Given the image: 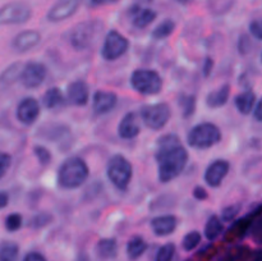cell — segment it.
Returning a JSON list of instances; mask_svg holds the SVG:
<instances>
[{
  "label": "cell",
  "instance_id": "obj_7",
  "mask_svg": "<svg viewBox=\"0 0 262 261\" xmlns=\"http://www.w3.org/2000/svg\"><path fill=\"white\" fill-rule=\"evenodd\" d=\"M141 120L152 130H160L165 127L171 118V107L168 102H156L141 107Z\"/></svg>",
  "mask_w": 262,
  "mask_h": 261
},
{
  "label": "cell",
  "instance_id": "obj_31",
  "mask_svg": "<svg viewBox=\"0 0 262 261\" xmlns=\"http://www.w3.org/2000/svg\"><path fill=\"white\" fill-rule=\"evenodd\" d=\"M19 246L13 241H3L0 246V261H18Z\"/></svg>",
  "mask_w": 262,
  "mask_h": 261
},
{
  "label": "cell",
  "instance_id": "obj_3",
  "mask_svg": "<svg viewBox=\"0 0 262 261\" xmlns=\"http://www.w3.org/2000/svg\"><path fill=\"white\" fill-rule=\"evenodd\" d=\"M223 135L212 122H202L192 127L187 133V143L196 150H207L220 143Z\"/></svg>",
  "mask_w": 262,
  "mask_h": 261
},
{
  "label": "cell",
  "instance_id": "obj_10",
  "mask_svg": "<svg viewBox=\"0 0 262 261\" xmlns=\"http://www.w3.org/2000/svg\"><path fill=\"white\" fill-rule=\"evenodd\" d=\"M48 76V68L43 63L36 60L27 61L23 66L19 82L28 90H35L45 82Z\"/></svg>",
  "mask_w": 262,
  "mask_h": 261
},
{
  "label": "cell",
  "instance_id": "obj_40",
  "mask_svg": "<svg viewBox=\"0 0 262 261\" xmlns=\"http://www.w3.org/2000/svg\"><path fill=\"white\" fill-rule=\"evenodd\" d=\"M101 189H102V184L100 183L99 181L94 182V183H92L91 186H90L89 188L86 189V191H84L83 200H84V201H90V200L95 199V197H96L97 194L101 192Z\"/></svg>",
  "mask_w": 262,
  "mask_h": 261
},
{
  "label": "cell",
  "instance_id": "obj_54",
  "mask_svg": "<svg viewBox=\"0 0 262 261\" xmlns=\"http://www.w3.org/2000/svg\"><path fill=\"white\" fill-rule=\"evenodd\" d=\"M142 2H145V3H151V2H154V0H142Z\"/></svg>",
  "mask_w": 262,
  "mask_h": 261
},
{
  "label": "cell",
  "instance_id": "obj_50",
  "mask_svg": "<svg viewBox=\"0 0 262 261\" xmlns=\"http://www.w3.org/2000/svg\"><path fill=\"white\" fill-rule=\"evenodd\" d=\"M9 204V194H8L7 191L0 192V207L2 209H5Z\"/></svg>",
  "mask_w": 262,
  "mask_h": 261
},
{
  "label": "cell",
  "instance_id": "obj_12",
  "mask_svg": "<svg viewBox=\"0 0 262 261\" xmlns=\"http://www.w3.org/2000/svg\"><path fill=\"white\" fill-rule=\"evenodd\" d=\"M41 106L40 102L32 96L23 97L17 105L15 109V117L19 123H22L26 127L35 124L37 122L38 117H40Z\"/></svg>",
  "mask_w": 262,
  "mask_h": 261
},
{
  "label": "cell",
  "instance_id": "obj_42",
  "mask_svg": "<svg viewBox=\"0 0 262 261\" xmlns=\"http://www.w3.org/2000/svg\"><path fill=\"white\" fill-rule=\"evenodd\" d=\"M251 235H252L253 241L262 245V217L256 220L255 224L251 228Z\"/></svg>",
  "mask_w": 262,
  "mask_h": 261
},
{
  "label": "cell",
  "instance_id": "obj_6",
  "mask_svg": "<svg viewBox=\"0 0 262 261\" xmlns=\"http://www.w3.org/2000/svg\"><path fill=\"white\" fill-rule=\"evenodd\" d=\"M102 30V22L99 19H89L78 23L73 27L69 35V42L76 51H83L91 48L96 41L100 31Z\"/></svg>",
  "mask_w": 262,
  "mask_h": 261
},
{
  "label": "cell",
  "instance_id": "obj_18",
  "mask_svg": "<svg viewBox=\"0 0 262 261\" xmlns=\"http://www.w3.org/2000/svg\"><path fill=\"white\" fill-rule=\"evenodd\" d=\"M141 133V122L138 114L135 112H128L123 115L118 124V136L122 140H133Z\"/></svg>",
  "mask_w": 262,
  "mask_h": 261
},
{
  "label": "cell",
  "instance_id": "obj_8",
  "mask_svg": "<svg viewBox=\"0 0 262 261\" xmlns=\"http://www.w3.org/2000/svg\"><path fill=\"white\" fill-rule=\"evenodd\" d=\"M129 49V41L119 31L112 30L106 33L101 48V58L106 61H114L122 58Z\"/></svg>",
  "mask_w": 262,
  "mask_h": 261
},
{
  "label": "cell",
  "instance_id": "obj_28",
  "mask_svg": "<svg viewBox=\"0 0 262 261\" xmlns=\"http://www.w3.org/2000/svg\"><path fill=\"white\" fill-rule=\"evenodd\" d=\"M178 104L182 110V117L189 119L194 115L197 107V97L192 94H182L178 97Z\"/></svg>",
  "mask_w": 262,
  "mask_h": 261
},
{
  "label": "cell",
  "instance_id": "obj_20",
  "mask_svg": "<svg viewBox=\"0 0 262 261\" xmlns=\"http://www.w3.org/2000/svg\"><path fill=\"white\" fill-rule=\"evenodd\" d=\"M150 227L156 237H168L176 232L178 227V217L173 214L159 215L151 219Z\"/></svg>",
  "mask_w": 262,
  "mask_h": 261
},
{
  "label": "cell",
  "instance_id": "obj_37",
  "mask_svg": "<svg viewBox=\"0 0 262 261\" xmlns=\"http://www.w3.org/2000/svg\"><path fill=\"white\" fill-rule=\"evenodd\" d=\"M32 150H33V155L36 156V159H37V161L40 163L41 166H48L49 164L51 163L53 155H51L50 150L46 148L45 146L35 145Z\"/></svg>",
  "mask_w": 262,
  "mask_h": 261
},
{
  "label": "cell",
  "instance_id": "obj_49",
  "mask_svg": "<svg viewBox=\"0 0 262 261\" xmlns=\"http://www.w3.org/2000/svg\"><path fill=\"white\" fill-rule=\"evenodd\" d=\"M118 0H87V4L90 7H101V5H107L113 4V3H117Z\"/></svg>",
  "mask_w": 262,
  "mask_h": 261
},
{
  "label": "cell",
  "instance_id": "obj_13",
  "mask_svg": "<svg viewBox=\"0 0 262 261\" xmlns=\"http://www.w3.org/2000/svg\"><path fill=\"white\" fill-rule=\"evenodd\" d=\"M262 212V205L257 206V209H255L253 211H251L250 214L246 215V216L241 217V219L235 220L232 224V227L227 230L225 233V240L227 241H235V240H242L248 232H251V228L255 224L256 219L261 215Z\"/></svg>",
  "mask_w": 262,
  "mask_h": 261
},
{
  "label": "cell",
  "instance_id": "obj_4",
  "mask_svg": "<svg viewBox=\"0 0 262 261\" xmlns=\"http://www.w3.org/2000/svg\"><path fill=\"white\" fill-rule=\"evenodd\" d=\"M129 83L130 87L138 94L145 95V96H154L161 92L164 79L155 69L138 68L130 74Z\"/></svg>",
  "mask_w": 262,
  "mask_h": 261
},
{
  "label": "cell",
  "instance_id": "obj_30",
  "mask_svg": "<svg viewBox=\"0 0 262 261\" xmlns=\"http://www.w3.org/2000/svg\"><path fill=\"white\" fill-rule=\"evenodd\" d=\"M177 205V196L173 193H163L150 202L151 211H163V210L173 209Z\"/></svg>",
  "mask_w": 262,
  "mask_h": 261
},
{
  "label": "cell",
  "instance_id": "obj_33",
  "mask_svg": "<svg viewBox=\"0 0 262 261\" xmlns=\"http://www.w3.org/2000/svg\"><path fill=\"white\" fill-rule=\"evenodd\" d=\"M53 219L54 216L51 212L49 211L37 212V214H35L30 220H28V227L32 228V229L35 230L42 229V228L48 227L49 224H51Z\"/></svg>",
  "mask_w": 262,
  "mask_h": 261
},
{
  "label": "cell",
  "instance_id": "obj_36",
  "mask_svg": "<svg viewBox=\"0 0 262 261\" xmlns=\"http://www.w3.org/2000/svg\"><path fill=\"white\" fill-rule=\"evenodd\" d=\"M4 225H5V229H7L9 233L18 232L23 225L22 215H20L19 212H12V214H9L7 217H5Z\"/></svg>",
  "mask_w": 262,
  "mask_h": 261
},
{
  "label": "cell",
  "instance_id": "obj_53",
  "mask_svg": "<svg viewBox=\"0 0 262 261\" xmlns=\"http://www.w3.org/2000/svg\"><path fill=\"white\" fill-rule=\"evenodd\" d=\"M176 2L179 3V4H182V5H187V4H189L192 0H176Z\"/></svg>",
  "mask_w": 262,
  "mask_h": 261
},
{
  "label": "cell",
  "instance_id": "obj_19",
  "mask_svg": "<svg viewBox=\"0 0 262 261\" xmlns=\"http://www.w3.org/2000/svg\"><path fill=\"white\" fill-rule=\"evenodd\" d=\"M41 42V35L36 30H25L18 33L12 41V49L15 53H27Z\"/></svg>",
  "mask_w": 262,
  "mask_h": 261
},
{
  "label": "cell",
  "instance_id": "obj_46",
  "mask_svg": "<svg viewBox=\"0 0 262 261\" xmlns=\"http://www.w3.org/2000/svg\"><path fill=\"white\" fill-rule=\"evenodd\" d=\"M22 261H48V258L37 251H31V252L26 253Z\"/></svg>",
  "mask_w": 262,
  "mask_h": 261
},
{
  "label": "cell",
  "instance_id": "obj_41",
  "mask_svg": "<svg viewBox=\"0 0 262 261\" xmlns=\"http://www.w3.org/2000/svg\"><path fill=\"white\" fill-rule=\"evenodd\" d=\"M10 165H12V156L7 153L0 154V177L2 178L7 174Z\"/></svg>",
  "mask_w": 262,
  "mask_h": 261
},
{
  "label": "cell",
  "instance_id": "obj_34",
  "mask_svg": "<svg viewBox=\"0 0 262 261\" xmlns=\"http://www.w3.org/2000/svg\"><path fill=\"white\" fill-rule=\"evenodd\" d=\"M202 241V235L199 230H191V232L187 233L186 235L182 240V248L187 252H191L194 248H197L200 246Z\"/></svg>",
  "mask_w": 262,
  "mask_h": 261
},
{
  "label": "cell",
  "instance_id": "obj_25",
  "mask_svg": "<svg viewBox=\"0 0 262 261\" xmlns=\"http://www.w3.org/2000/svg\"><path fill=\"white\" fill-rule=\"evenodd\" d=\"M97 257L101 260H114L118 256V242L115 238H101L96 243Z\"/></svg>",
  "mask_w": 262,
  "mask_h": 261
},
{
  "label": "cell",
  "instance_id": "obj_35",
  "mask_svg": "<svg viewBox=\"0 0 262 261\" xmlns=\"http://www.w3.org/2000/svg\"><path fill=\"white\" fill-rule=\"evenodd\" d=\"M176 255V245L173 242H168L161 246L155 255V261H173Z\"/></svg>",
  "mask_w": 262,
  "mask_h": 261
},
{
  "label": "cell",
  "instance_id": "obj_43",
  "mask_svg": "<svg viewBox=\"0 0 262 261\" xmlns=\"http://www.w3.org/2000/svg\"><path fill=\"white\" fill-rule=\"evenodd\" d=\"M250 32L253 37L262 41V18L252 20L250 23Z\"/></svg>",
  "mask_w": 262,
  "mask_h": 261
},
{
  "label": "cell",
  "instance_id": "obj_5",
  "mask_svg": "<svg viewBox=\"0 0 262 261\" xmlns=\"http://www.w3.org/2000/svg\"><path fill=\"white\" fill-rule=\"evenodd\" d=\"M106 176L115 188L119 191H127L133 177L132 164L124 155L115 154L107 161Z\"/></svg>",
  "mask_w": 262,
  "mask_h": 261
},
{
  "label": "cell",
  "instance_id": "obj_15",
  "mask_svg": "<svg viewBox=\"0 0 262 261\" xmlns=\"http://www.w3.org/2000/svg\"><path fill=\"white\" fill-rule=\"evenodd\" d=\"M81 0H58L49 9L46 19L51 23H59L71 18L78 10Z\"/></svg>",
  "mask_w": 262,
  "mask_h": 261
},
{
  "label": "cell",
  "instance_id": "obj_38",
  "mask_svg": "<svg viewBox=\"0 0 262 261\" xmlns=\"http://www.w3.org/2000/svg\"><path fill=\"white\" fill-rule=\"evenodd\" d=\"M241 209H242V205L241 204H233V205H228L225 206L224 209L222 210V219L223 222L225 223H230L237 217V215L239 214Z\"/></svg>",
  "mask_w": 262,
  "mask_h": 261
},
{
  "label": "cell",
  "instance_id": "obj_24",
  "mask_svg": "<svg viewBox=\"0 0 262 261\" xmlns=\"http://www.w3.org/2000/svg\"><path fill=\"white\" fill-rule=\"evenodd\" d=\"M256 94L252 90H246L234 97V106L238 113L242 115H248L255 110Z\"/></svg>",
  "mask_w": 262,
  "mask_h": 261
},
{
  "label": "cell",
  "instance_id": "obj_27",
  "mask_svg": "<svg viewBox=\"0 0 262 261\" xmlns=\"http://www.w3.org/2000/svg\"><path fill=\"white\" fill-rule=\"evenodd\" d=\"M224 233V224H223V219H220L217 215H211L207 219L206 224H205L204 234L205 238L210 242L217 240L220 235Z\"/></svg>",
  "mask_w": 262,
  "mask_h": 261
},
{
  "label": "cell",
  "instance_id": "obj_32",
  "mask_svg": "<svg viewBox=\"0 0 262 261\" xmlns=\"http://www.w3.org/2000/svg\"><path fill=\"white\" fill-rule=\"evenodd\" d=\"M174 30H176V22L168 18V19H164L163 22H160L154 28V31L151 32V36L155 40H164V38L169 37L174 32Z\"/></svg>",
  "mask_w": 262,
  "mask_h": 261
},
{
  "label": "cell",
  "instance_id": "obj_52",
  "mask_svg": "<svg viewBox=\"0 0 262 261\" xmlns=\"http://www.w3.org/2000/svg\"><path fill=\"white\" fill-rule=\"evenodd\" d=\"M74 261H90V257H89V255H87V253L82 252V253H79L78 256H77L76 260H74Z\"/></svg>",
  "mask_w": 262,
  "mask_h": 261
},
{
  "label": "cell",
  "instance_id": "obj_9",
  "mask_svg": "<svg viewBox=\"0 0 262 261\" xmlns=\"http://www.w3.org/2000/svg\"><path fill=\"white\" fill-rule=\"evenodd\" d=\"M31 15L32 9L27 3H8L0 10V22L2 25H23L30 20Z\"/></svg>",
  "mask_w": 262,
  "mask_h": 261
},
{
  "label": "cell",
  "instance_id": "obj_2",
  "mask_svg": "<svg viewBox=\"0 0 262 261\" xmlns=\"http://www.w3.org/2000/svg\"><path fill=\"white\" fill-rule=\"evenodd\" d=\"M90 169L86 161L79 156H71L59 165L56 182L63 189L79 188L89 179Z\"/></svg>",
  "mask_w": 262,
  "mask_h": 261
},
{
  "label": "cell",
  "instance_id": "obj_11",
  "mask_svg": "<svg viewBox=\"0 0 262 261\" xmlns=\"http://www.w3.org/2000/svg\"><path fill=\"white\" fill-rule=\"evenodd\" d=\"M72 135L68 124L60 122H46L37 128L36 136L48 142H67Z\"/></svg>",
  "mask_w": 262,
  "mask_h": 261
},
{
  "label": "cell",
  "instance_id": "obj_1",
  "mask_svg": "<svg viewBox=\"0 0 262 261\" xmlns=\"http://www.w3.org/2000/svg\"><path fill=\"white\" fill-rule=\"evenodd\" d=\"M189 154L176 133H166L156 141L155 160L160 183H169L178 178L186 169Z\"/></svg>",
  "mask_w": 262,
  "mask_h": 261
},
{
  "label": "cell",
  "instance_id": "obj_17",
  "mask_svg": "<svg viewBox=\"0 0 262 261\" xmlns=\"http://www.w3.org/2000/svg\"><path fill=\"white\" fill-rule=\"evenodd\" d=\"M67 100L73 106H86L90 100V87L83 79H76L67 87Z\"/></svg>",
  "mask_w": 262,
  "mask_h": 261
},
{
  "label": "cell",
  "instance_id": "obj_29",
  "mask_svg": "<svg viewBox=\"0 0 262 261\" xmlns=\"http://www.w3.org/2000/svg\"><path fill=\"white\" fill-rule=\"evenodd\" d=\"M23 66H25V64H22L20 61H15V63H12L10 66H8L7 68L3 71L2 78H0L2 79L3 86H10V84L14 83L15 81H19Z\"/></svg>",
  "mask_w": 262,
  "mask_h": 261
},
{
  "label": "cell",
  "instance_id": "obj_26",
  "mask_svg": "<svg viewBox=\"0 0 262 261\" xmlns=\"http://www.w3.org/2000/svg\"><path fill=\"white\" fill-rule=\"evenodd\" d=\"M148 243L141 235H133L129 241L127 242V247H125V252H127L128 258L130 261H137L138 258L142 257L143 253L147 251Z\"/></svg>",
  "mask_w": 262,
  "mask_h": 261
},
{
  "label": "cell",
  "instance_id": "obj_14",
  "mask_svg": "<svg viewBox=\"0 0 262 261\" xmlns=\"http://www.w3.org/2000/svg\"><path fill=\"white\" fill-rule=\"evenodd\" d=\"M230 170V163L227 159H215L207 165L204 173V181L212 188L222 186L223 181L227 178Z\"/></svg>",
  "mask_w": 262,
  "mask_h": 261
},
{
  "label": "cell",
  "instance_id": "obj_48",
  "mask_svg": "<svg viewBox=\"0 0 262 261\" xmlns=\"http://www.w3.org/2000/svg\"><path fill=\"white\" fill-rule=\"evenodd\" d=\"M253 118H255V120H257V122H262V96L257 101V104H256L255 110H253Z\"/></svg>",
  "mask_w": 262,
  "mask_h": 261
},
{
  "label": "cell",
  "instance_id": "obj_39",
  "mask_svg": "<svg viewBox=\"0 0 262 261\" xmlns=\"http://www.w3.org/2000/svg\"><path fill=\"white\" fill-rule=\"evenodd\" d=\"M237 49L241 55H247V54H250L251 50H252V41H251L250 36L245 35V33L241 35L239 38H238Z\"/></svg>",
  "mask_w": 262,
  "mask_h": 261
},
{
  "label": "cell",
  "instance_id": "obj_16",
  "mask_svg": "<svg viewBox=\"0 0 262 261\" xmlns=\"http://www.w3.org/2000/svg\"><path fill=\"white\" fill-rule=\"evenodd\" d=\"M118 104V96L113 91L97 90L92 95V112L96 117L107 114L112 112Z\"/></svg>",
  "mask_w": 262,
  "mask_h": 261
},
{
  "label": "cell",
  "instance_id": "obj_44",
  "mask_svg": "<svg viewBox=\"0 0 262 261\" xmlns=\"http://www.w3.org/2000/svg\"><path fill=\"white\" fill-rule=\"evenodd\" d=\"M41 197H42V189L37 188V189H33L28 193L27 197V202L31 207H35L37 205V202L40 201Z\"/></svg>",
  "mask_w": 262,
  "mask_h": 261
},
{
  "label": "cell",
  "instance_id": "obj_22",
  "mask_svg": "<svg viewBox=\"0 0 262 261\" xmlns=\"http://www.w3.org/2000/svg\"><path fill=\"white\" fill-rule=\"evenodd\" d=\"M230 84L224 83L222 84L217 89L212 90L207 94L206 96V106L209 109H219V107H223L224 105H227L228 100L230 97Z\"/></svg>",
  "mask_w": 262,
  "mask_h": 261
},
{
  "label": "cell",
  "instance_id": "obj_23",
  "mask_svg": "<svg viewBox=\"0 0 262 261\" xmlns=\"http://www.w3.org/2000/svg\"><path fill=\"white\" fill-rule=\"evenodd\" d=\"M43 107L48 110H59L66 105V99H64V95L61 92V90L59 87L54 86L50 87L45 91V94L42 95V99H41Z\"/></svg>",
  "mask_w": 262,
  "mask_h": 261
},
{
  "label": "cell",
  "instance_id": "obj_21",
  "mask_svg": "<svg viewBox=\"0 0 262 261\" xmlns=\"http://www.w3.org/2000/svg\"><path fill=\"white\" fill-rule=\"evenodd\" d=\"M128 14L132 18L133 27L138 30L148 27L158 17V13L150 8H141L138 4H133L128 10Z\"/></svg>",
  "mask_w": 262,
  "mask_h": 261
},
{
  "label": "cell",
  "instance_id": "obj_47",
  "mask_svg": "<svg viewBox=\"0 0 262 261\" xmlns=\"http://www.w3.org/2000/svg\"><path fill=\"white\" fill-rule=\"evenodd\" d=\"M192 194H193L194 199L199 200V201H205V200L209 197V193H207V191L202 186L194 187L193 191H192Z\"/></svg>",
  "mask_w": 262,
  "mask_h": 261
},
{
  "label": "cell",
  "instance_id": "obj_45",
  "mask_svg": "<svg viewBox=\"0 0 262 261\" xmlns=\"http://www.w3.org/2000/svg\"><path fill=\"white\" fill-rule=\"evenodd\" d=\"M214 66H215L214 59H212L211 56H206L204 60V64H202V74H204L205 78L210 77L212 69H214Z\"/></svg>",
  "mask_w": 262,
  "mask_h": 261
},
{
  "label": "cell",
  "instance_id": "obj_55",
  "mask_svg": "<svg viewBox=\"0 0 262 261\" xmlns=\"http://www.w3.org/2000/svg\"><path fill=\"white\" fill-rule=\"evenodd\" d=\"M261 61H262V53H261Z\"/></svg>",
  "mask_w": 262,
  "mask_h": 261
},
{
  "label": "cell",
  "instance_id": "obj_51",
  "mask_svg": "<svg viewBox=\"0 0 262 261\" xmlns=\"http://www.w3.org/2000/svg\"><path fill=\"white\" fill-rule=\"evenodd\" d=\"M246 261H262V250L251 252V255L248 256V258Z\"/></svg>",
  "mask_w": 262,
  "mask_h": 261
}]
</instances>
